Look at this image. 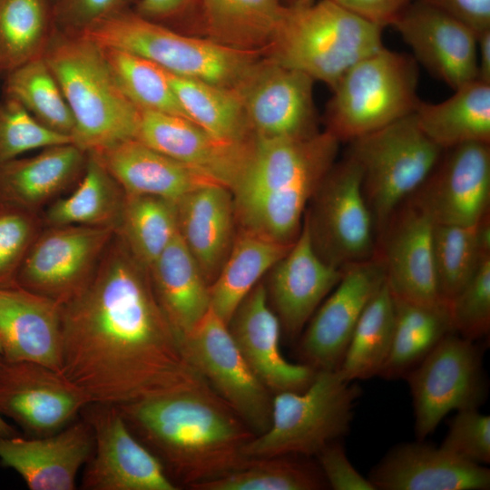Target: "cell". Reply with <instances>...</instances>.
Listing matches in <instances>:
<instances>
[{
  "label": "cell",
  "mask_w": 490,
  "mask_h": 490,
  "mask_svg": "<svg viewBox=\"0 0 490 490\" xmlns=\"http://www.w3.org/2000/svg\"><path fill=\"white\" fill-rule=\"evenodd\" d=\"M404 378L412 396L416 439H426L450 412L479 408L487 397L482 348L454 332Z\"/></svg>",
  "instance_id": "obj_11"
},
{
  "label": "cell",
  "mask_w": 490,
  "mask_h": 490,
  "mask_svg": "<svg viewBox=\"0 0 490 490\" xmlns=\"http://www.w3.org/2000/svg\"><path fill=\"white\" fill-rule=\"evenodd\" d=\"M175 202L179 235L211 285L237 232L232 191L221 184H212L189 192Z\"/></svg>",
  "instance_id": "obj_28"
},
{
  "label": "cell",
  "mask_w": 490,
  "mask_h": 490,
  "mask_svg": "<svg viewBox=\"0 0 490 490\" xmlns=\"http://www.w3.org/2000/svg\"><path fill=\"white\" fill-rule=\"evenodd\" d=\"M115 232L149 270L178 234L176 202L159 196L125 193Z\"/></svg>",
  "instance_id": "obj_39"
},
{
  "label": "cell",
  "mask_w": 490,
  "mask_h": 490,
  "mask_svg": "<svg viewBox=\"0 0 490 490\" xmlns=\"http://www.w3.org/2000/svg\"><path fill=\"white\" fill-rule=\"evenodd\" d=\"M116 407L177 487L191 489L238 468L256 436L205 379Z\"/></svg>",
  "instance_id": "obj_2"
},
{
  "label": "cell",
  "mask_w": 490,
  "mask_h": 490,
  "mask_svg": "<svg viewBox=\"0 0 490 490\" xmlns=\"http://www.w3.org/2000/svg\"><path fill=\"white\" fill-rule=\"evenodd\" d=\"M360 395L355 381L346 380L338 370L317 371L304 390L275 394L270 427L244 446L243 456H315L348 434Z\"/></svg>",
  "instance_id": "obj_8"
},
{
  "label": "cell",
  "mask_w": 490,
  "mask_h": 490,
  "mask_svg": "<svg viewBox=\"0 0 490 490\" xmlns=\"http://www.w3.org/2000/svg\"><path fill=\"white\" fill-rule=\"evenodd\" d=\"M328 483L334 490H376L368 478L353 466L341 439L327 444L314 456Z\"/></svg>",
  "instance_id": "obj_49"
},
{
  "label": "cell",
  "mask_w": 490,
  "mask_h": 490,
  "mask_svg": "<svg viewBox=\"0 0 490 490\" xmlns=\"http://www.w3.org/2000/svg\"><path fill=\"white\" fill-rule=\"evenodd\" d=\"M407 201L434 224L475 225L489 213L490 143L470 142L444 150Z\"/></svg>",
  "instance_id": "obj_16"
},
{
  "label": "cell",
  "mask_w": 490,
  "mask_h": 490,
  "mask_svg": "<svg viewBox=\"0 0 490 490\" xmlns=\"http://www.w3.org/2000/svg\"><path fill=\"white\" fill-rule=\"evenodd\" d=\"M181 345L191 365L254 434L266 432L273 397L245 361L228 324L210 308Z\"/></svg>",
  "instance_id": "obj_12"
},
{
  "label": "cell",
  "mask_w": 490,
  "mask_h": 490,
  "mask_svg": "<svg viewBox=\"0 0 490 490\" xmlns=\"http://www.w3.org/2000/svg\"><path fill=\"white\" fill-rule=\"evenodd\" d=\"M361 17L381 26L391 25L414 0H334Z\"/></svg>",
  "instance_id": "obj_51"
},
{
  "label": "cell",
  "mask_w": 490,
  "mask_h": 490,
  "mask_svg": "<svg viewBox=\"0 0 490 490\" xmlns=\"http://www.w3.org/2000/svg\"><path fill=\"white\" fill-rule=\"evenodd\" d=\"M81 413L93 434L82 489H179L160 460L132 433L115 405L90 403Z\"/></svg>",
  "instance_id": "obj_14"
},
{
  "label": "cell",
  "mask_w": 490,
  "mask_h": 490,
  "mask_svg": "<svg viewBox=\"0 0 490 490\" xmlns=\"http://www.w3.org/2000/svg\"><path fill=\"white\" fill-rule=\"evenodd\" d=\"M43 57L74 115V144L90 152L135 138L140 109L119 86L101 46L54 26Z\"/></svg>",
  "instance_id": "obj_4"
},
{
  "label": "cell",
  "mask_w": 490,
  "mask_h": 490,
  "mask_svg": "<svg viewBox=\"0 0 490 490\" xmlns=\"http://www.w3.org/2000/svg\"><path fill=\"white\" fill-rule=\"evenodd\" d=\"M114 233L103 227L44 226L18 270L16 285L66 304L86 286Z\"/></svg>",
  "instance_id": "obj_13"
},
{
  "label": "cell",
  "mask_w": 490,
  "mask_h": 490,
  "mask_svg": "<svg viewBox=\"0 0 490 490\" xmlns=\"http://www.w3.org/2000/svg\"><path fill=\"white\" fill-rule=\"evenodd\" d=\"M328 483L310 456L285 455L247 458L238 468L193 490H321Z\"/></svg>",
  "instance_id": "obj_38"
},
{
  "label": "cell",
  "mask_w": 490,
  "mask_h": 490,
  "mask_svg": "<svg viewBox=\"0 0 490 490\" xmlns=\"http://www.w3.org/2000/svg\"><path fill=\"white\" fill-rule=\"evenodd\" d=\"M443 152L423 132L414 113L349 142L347 154L360 168L377 236L425 181Z\"/></svg>",
  "instance_id": "obj_9"
},
{
  "label": "cell",
  "mask_w": 490,
  "mask_h": 490,
  "mask_svg": "<svg viewBox=\"0 0 490 490\" xmlns=\"http://www.w3.org/2000/svg\"><path fill=\"white\" fill-rule=\"evenodd\" d=\"M418 64L406 54L382 47L348 69L332 89L325 130L340 142L387 126L414 113Z\"/></svg>",
  "instance_id": "obj_7"
},
{
  "label": "cell",
  "mask_w": 490,
  "mask_h": 490,
  "mask_svg": "<svg viewBox=\"0 0 490 490\" xmlns=\"http://www.w3.org/2000/svg\"><path fill=\"white\" fill-rule=\"evenodd\" d=\"M87 153L108 171L125 193L153 195L177 201L200 188L220 184L136 139Z\"/></svg>",
  "instance_id": "obj_27"
},
{
  "label": "cell",
  "mask_w": 490,
  "mask_h": 490,
  "mask_svg": "<svg viewBox=\"0 0 490 490\" xmlns=\"http://www.w3.org/2000/svg\"><path fill=\"white\" fill-rule=\"evenodd\" d=\"M44 226L40 213L0 200V288L16 286L18 270Z\"/></svg>",
  "instance_id": "obj_44"
},
{
  "label": "cell",
  "mask_w": 490,
  "mask_h": 490,
  "mask_svg": "<svg viewBox=\"0 0 490 490\" xmlns=\"http://www.w3.org/2000/svg\"><path fill=\"white\" fill-rule=\"evenodd\" d=\"M228 328L245 361L272 393L302 391L317 371L291 363L279 349L280 322L271 309L266 286L259 282L230 318Z\"/></svg>",
  "instance_id": "obj_22"
},
{
  "label": "cell",
  "mask_w": 490,
  "mask_h": 490,
  "mask_svg": "<svg viewBox=\"0 0 490 490\" xmlns=\"http://www.w3.org/2000/svg\"><path fill=\"white\" fill-rule=\"evenodd\" d=\"M201 37L243 51L265 52L280 22L282 0H197Z\"/></svg>",
  "instance_id": "obj_32"
},
{
  "label": "cell",
  "mask_w": 490,
  "mask_h": 490,
  "mask_svg": "<svg viewBox=\"0 0 490 490\" xmlns=\"http://www.w3.org/2000/svg\"><path fill=\"white\" fill-rule=\"evenodd\" d=\"M54 29L53 0H0V73L43 56Z\"/></svg>",
  "instance_id": "obj_41"
},
{
  "label": "cell",
  "mask_w": 490,
  "mask_h": 490,
  "mask_svg": "<svg viewBox=\"0 0 490 490\" xmlns=\"http://www.w3.org/2000/svg\"><path fill=\"white\" fill-rule=\"evenodd\" d=\"M394 297V296H393ZM395 300V327L389 355L378 377L404 378L448 333L453 332L448 303Z\"/></svg>",
  "instance_id": "obj_35"
},
{
  "label": "cell",
  "mask_w": 490,
  "mask_h": 490,
  "mask_svg": "<svg viewBox=\"0 0 490 490\" xmlns=\"http://www.w3.org/2000/svg\"><path fill=\"white\" fill-rule=\"evenodd\" d=\"M395 327V300L387 282L364 309L350 338L340 375L348 381L378 377L390 352Z\"/></svg>",
  "instance_id": "obj_40"
},
{
  "label": "cell",
  "mask_w": 490,
  "mask_h": 490,
  "mask_svg": "<svg viewBox=\"0 0 490 490\" xmlns=\"http://www.w3.org/2000/svg\"><path fill=\"white\" fill-rule=\"evenodd\" d=\"M165 74L191 122L225 142H243L255 138L242 100L235 89L167 71Z\"/></svg>",
  "instance_id": "obj_36"
},
{
  "label": "cell",
  "mask_w": 490,
  "mask_h": 490,
  "mask_svg": "<svg viewBox=\"0 0 490 490\" xmlns=\"http://www.w3.org/2000/svg\"><path fill=\"white\" fill-rule=\"evenodd\" d=\"M382 31L334 0L286 5L264 56L333 89L354 64L384 47Z\"/></svg>",
  "instance_id": "obj_5"
},
{
  "label": "cell",
  "mask_w": 490,
  "mask_h": 490,
  "mask_svg": "<svg viewBox=\"0 0 490 490\" xmlns=\"http://www.w3.org/2000/svg\"><path fill=\"white\" fill-rule=\"evenodd\" d=\"M232 190L251 155L255 139L220 140L180 116L140 109L135 138Z\"/></svg>",
  "instance_id": "obj_21"
},
{
  "label": "cell",
  "mask_w": 490,
  "mask_h": 490,
  "mask_svg": "<svg viewBox=\"0 0 490 490\" xmlns=\"http://www.w3.org/2000/svg\"><path fill=\"white\" fill-rule=\"evenodd\" d=\"M125 192L108 171L91 154L77 187L67 197L56 199L44 209V226H118Z\"/></svg>",
  "instance_id": "obj_34"
},
{
  "label": "cell",
  "mask_w": 490,
  "mask_h": 490,
  "mask_svg": "<svg viewBox=\"0 0 490 490\" xmlns=\"http://www.w3.org/2000/svg\"><path fill=\"white\" fill-rule=\"evenodd\" d=\"M376 490H488L490 470L425 439L401 443L372 467Z\"/></svg>",
  "instance_id": "obj_23"
},
{
  "label": "cell",
  "mask_w": 490,
  "mask_h": 490,
  "mask_svg": "<svg viewBox=\"0 0 490 490\" xmlns=\"http://www.w3.org/2000/svg\"><path fill=\"white\" fill-rule=\"evenodd\" d=\"M72 142V138L42 125L16 100L6 97L0 103V164L23 152Z\"/></svg>",
  "instance_id": "obj_45"
},
{
  "label": "cell",
  "mask_w": 490,
  "mask_h": 490,
  "mask_svg": "<svg viewBox=\"0 0 490 490\" xmlns=\"http://www.w3.org/2000/svg\"><path fill=\"white\" fill-rule=\"evenodd\" d=\"M2 356L61 372L62 306L19 286L0 288Z\"/></svg>",
  "instance_id": "obj_26"
},
{
  "label": "cell",
  "mask_w": 490,
  "mask_h": 490,
  "mask_svg": "<svg viewBox=\"0 0 490 490\" xmlns=\"http://www.w3.org/2000/svg\"><path fill=\"white\" fill-rule=\"evenodd\" d=\"M156 299L181 340L211 308L210 285L178 234L150 267Z\"/></svg>",
  "instance_id": "obj_30"
},
{
  "label": "cell",
  "mask_w": 490,
  "mask_h": 490,
  "mask_svg": "<svg viewBox=\"0 0 490 490\" xmlns=\"http://www.w3.org/2000/svg\"><path fill=\"white\" fill-rule=\"evenodd\" d=\"M433 221L405 201L377 236L386 282L395 298L418 304L445 302L438 291L433 260Z\"/></svg>",
  "instance_id": "obj_20"
},
{
  "label": "cell",
  "mask_w": 490,
  "mask_h": 490,
  "mask_svg": "<svg viewBox=\"0 0 490 490\" xmlns=\"http://www.w3.org/2000/svg\"><path fill=\"white\" fill-rule=\"evenodd\" d=\"M314 82L263 55L235 89L255 137H305L318 132Z\"/></svg>",
  "instance_id": "obj_18"
},
{
  "label": "cell",
  "mask_w": 490,
  "mask_h": 490,
  "mask_svg": "<svg viewBox=\"0 0 490 490\" xmlns=\"http://www.w3.org/2000/svg\"><path fill=\"white\" fill-rule=\"evenodd\" d=\"M90 403L61 372L0 356V415L33 436L57 433Z\"/></svg>",
  "instance_id": "obj_17"
},
{
  "label": "cell",
  "mask_w": 490,
  "mask_h": 490,
  "mask_svg": "<svg viewBox=\"0 0 490 490\" xmlns=\"http://www.w3.org/2000/svg\"><path fill=\"white\" fill-rule=\"evenodd\" d=\"M432 246L439 295L448 303L490 259L489 213L473 226L434 224Z\"/></svg>",
  "instance_id": "obj_37"
},
{
  "label": "cell",
  "mask_w": 490,
  "mask_h": 490,
  "mask_svg": "<svg viewBox=\"0 0 490 490\" xmlns=\"http://www.w3.org/2000/svg\"><path fill=\"white\" fill-rule=\"evenodd\" d=\"M340 142L328 131L305 137L256 138L232 188L237 227L287 244L337 162Z\"/></svg>",
  "instance_id": "obj_3"
},
{
  "label": "cell",
  "mask_w": 490,
  "mask_h": 490,
  "mask_svg": "<svg viewBox=\"0 0 490 490\" xmlns=\"http://www.w3.org/2000/svg\"><path fill=\"white\" fill-rule=\"evenodd\" d=\"M286 5L289 6H299L306 5L313 3L316 0H282Z\"/></svg>",
  "instance_id": "obj_55"
},
{
  "label": "cell",
  "mask_w": 490,
  "mask_h": 490,
  "mask_svg": "<svg viewBox=\"0 0 490 490\" xmlns=\"http://www.w3.org/2000/svg\"><path fill=\"white\" fill-rule=\"evenodd\" d=\"M415 61L453 90L476 80L477 34L422 0H414L391 24Z\"/></svg>",
  "instance_id": "obj_19"
},
{
  "label": "cell",
  "mask_w": 490,
  "mask_h": 490,
  "mask_svg": "<svg viewBox=\"0 0 490 490\" xmlns=\"http://www.w3.org/2000/svg\"><path fill=\"white\" fill-rule=\"evenodd\" d=\"M133 0H53L56 29L79 34L92 24L125 11Z\"/></svg>",
  "instance_id": "obj_48"
},
{
  "label": "cell",
  "mask_w": 490,
  "mask_h": 490,
  "mask_svg": "<svg viewBox=\"0 0 490 490\" xmlns=\"http://www.w3.org/2000/svg\"><path fill=\"white\" fill-rule=\"evenodd\" d=\"M61 373L91 403L115 406L204 379L166 319L149 270L116 233L86 286L62 306Z\"/></svg>",
  "instance_id": "obj_1"
},
{
  "label": "cell",
  "mask_w": 490,
  "mask_h": 490,
  "mask_svg": "<svg viewBox=\"0 0 490 490\" xmlns=\"http://www.w3.org/2000/svg\"><path fill=\"white\" fill-rule=\"evenodd\" d=\"M2 355V349H1V345H0V356Z\"/></svg>",
  "instance_id": "obj_56"
},
{
  "label": "cell",
  "mask_w": 490,
  "mask_h": 490,
  "mask_svg": "<svg viewBox=\"0 0 490 490\" xmlns=\"http://www.w3.org/2000/svg\"><path fill=\"white\" fill-rule=\"evenodd\" d=\"M453 332L472 341L490 331V259L485 260L470 282L448 302Z\"/></svg>",
  "instance_id": "obj_46"
},
{
  "label": "cell",
  "mask_w": 490,
  "mask_h": 490,
  "mask_svg": "<svg viewBox=\"0 0 490 490\" xmlns=\"http://www.w3.org/2000/svg\"><path fill=\"white\" fill-rule=\"evenodd\" d=\"M93 446V430L83 417L50 436H0V462L31 490H74Z\"/></svg>",
  "instance_id": "obj_25"
},
{
  "label": "cell",
  "mask_w": 490,
  "mask_h": 490,
  "mask_svg": "<svg viewBox=\"0 0 490 490\" xmlns=\"http://www.w3.org/2000/svg\"><path fill=\"white\" fill-rule=\"evenodd\" d=\"M476 80L490 84V29L477 34Z\"/></svg>",
  "instance_id": "obj_53"
},
{
  "label": "cell",
  "mask_w": 490,
  "mask_h": 490,
  "mask_svg": "<svg viewBox=\"0 0 490 490\" xmlns=\"http://www.w3.org/2000/svg\"><path fill=\"white\" fill-rule=\"evenodd\" d=\"M101 48L119 86L139 109L172 114L189 120L162 68L123 50L102 46Z\"/></svg>",
  "instance_id": "obj_43"
},
{
  "label": "cell",
  "mask_w": 490,
  "mask_h": 490,
  "mask_svg": "<svg viewBox=\"0 0 490 490\" xmlns=\"http://www.w3.org/2000/svg\"><path fill=\"white\" fill-rule=\"evenodd\" d=\"M304 222L317 254L334 268L372 258L377 234L357 162L346 154L336 162L312 196Z\"/></svg>",
  "instance_id": "obj_10"
},
{
  "label": "cell",
  "mask_w": 490,
  "mask_h": 490,
  "mask_svg": "<svg viewBox=\"0 0 490 490\" xmlns=\"http://www.w3.org/2000/svg\"><path fill=\"white\" fill-rule=\"evenodd\" d=\"M461 21L476 34L490 29V0H422Z\"/></svg>",
  "instance_id": "obj_50"
},
{
  "label": "cell",
  "mask_w": 490,
  "mask_h": 490,
  "mask_svg": "<svg viewBox=\"0 0 490 490\" xmlns=\"http://www.w3.org/2000/svg\"><path fill=\"white\" fill-rule=\"evenodd\" d=\"M88 153L69 142L0 164V200L42 214L85 170Z\"/></svg>",
  "instance_id": "obj_29"
},
{
  "label": "cell",
  "mask_w": 490,
  "mask_h": 490,
  "mask_svg": "<svg viewBox=\"0 0 490 490\" xmlns=\"http://www.w3.org/2000/svg\"><path fill=\"white\" fill-rule=\"evenodd\" d=\"M196 3L197 0H137L134 11L142 17L162 24L187 14Z\"/></svg>",
  "instance_id": "obj_52"
},
{
  "label": "cell",
  "mask_w": 490,
  "mask_h": 490,
  "mask_svg": "<svg viewBox=\"0 0 490 490\" xmlns=\"http://www.w3.org/2000/svg\"><path fill=\"white\" fill-rule=\"evenodd\" d=\"M293 243H282L238 228L230 251L210 285L211 309L228 324L244 298Z\"/></svg>",
  "instance_id": "obj_33"
},
{
  "label": "cell",
  "mask_w": 490,
  "mask_h": 490,
  "mask_svg": "<svg viewBox=\"0 0 490 490\" xmlns=\"http://www.w3.org/2000/svg\"><path fill=\"white\" fill-rule=\"evenodd\" d=\"M6 97L19 102L42 125L72 138L74 115L43 56L6 74Z\"/></svg>",
  "instance_id": "obj_42"
},
{
  "label": "cell",
  "mask_w": 490,
  "mask_h": 490,
  "mask_svg": "<svg viewBox=\"0 0 490 490\" xmlns=\"http://www.w3.org/2000/svg\"><path fill=\"white\" fill-rule=\"evenodd\" d=\"M102 47L145 58L173 74L236 89L262 51L230 48L207 38L180 33L127 9L79 34Z\"/></svg>",
  "instance_id": "obj_6"
},
{
  "label": "cell",
  "mask_w": 490,
  "mask_h": 490,
  "mask_svg": "<svg viewBox=\"0 0 490 490\" xmlns=\"http://www.w3.org/2000/svg\"><path fill=\"white\" fill-rule=\"evenodd\" d=\"M386 282L381 258L376 254L342 269V275L309 320L298 353L316 371L338 370L354 329L369 301Z\"/></svg>",
  "instance_id": "obj_15"
},
{
  "label": "cell",
  "mask_w": 490,
  "mask_h": 490,
  "mask_svg": "<svg viewBox=\"0 0 490 490\" xmlns=\"http://www.w3.org/2000/svg\"><path fill=\"white\" fill-rule=\"evenodd\" d=\"M17 436V431L6 423L0 415V436Z\"/></svg>",
  "instance_id": "obj_54"
},
{
  "label": "cell",
  "mask_w": 490,
  "mask_h": 490,
  "mask_svg": "<svg viewBox=\"0 0 490 490\" xmlns=\"http://www.w3.org/2000/svg\"><path fill=\"white\" fill-rule=\"evenodd\" d=\"M269 272V303L290 338L302 332L342 275L317 254L304 220L289 250Z\"/></svg>",
  "instance_id": "obj_24"
},
{
  "label": "cell",
  "mask_w": 490,
  "mask_h": 490,
  "mask_svg": "<svg viewBox=\"0 0 490 490\" xmlns=\"http://www.w3.org/2000/svg\"><path fill=\"white\" fill-rule=\"evenodd\" d=\"M440 446L478 465L490 463V416L478 408L456 411Z\"/></svg>",
  "instance_id": "obj_47"
},
{
  "label": "cell",
  "mask_w": 490,
  "mask_h": 490,
  "mask_svg": "<svg viewBox=\"0 0 490 490\" xmlns=\"http://www.w3.org/2000/svg\"><path fill=\"white\" fill-rule=\"evenodd\" d=\"M414 115L423 132L443 150L490 143V84L475 80L440 103L420 100Z\"/></svg>",
  "instance_id": "obj_31"
}]
</instances>
